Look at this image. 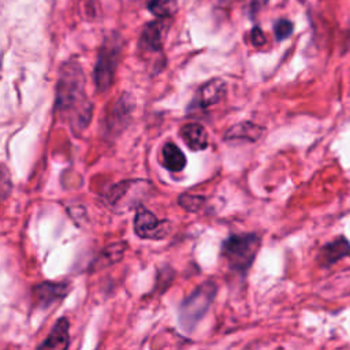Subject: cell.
Wrapping results in <instances>:
<instances>
[{
	"label": "cell",
	"instance_id": "6da1fadb",
	"mask_svg": "<svg viewBox=\"0 0 350 350\" xmlns=\"http://www.w3.org/2000/svg\"><path fill=\"white\" fill-rule=\"evenodd\" d=\"M260 237L250 234H234L223 241L221 256L228 267L237 272H246L253 264L260 249Z\"/></svg>",
	"mask_w": 350,
	"mask_h": 350
},
{
	"label": "cell",
	"instance_id": "7a4b0ae2",
	"mask_svg": "<svg viewBox=\"0 0 350 350\" xmlns=\"http://www.w3.org/2000/svg\"><path fill=\"white\" fill-rule=\"evenodd\" d=\"M216 294V284L205 282L200 284L179 305V324L185 331H191L208 312Z\"/></svg>",
	"mask_w": 350,
	"mask_h": 350
},
{
	"label": "cell",
	"instance_id": "3957f363",
	"mask_svg": "<svg viewBox=\"0 0 350 350\" xmlns=\"http://www.w3.org/2000/svg\"><path fill=\"white\" fill-rule=\"evenodd\" d=\"M120 51L122 42L119 37L108 38L100 48L94 67V82L97 90L105 92L112 85Z\"/></svg>",
	"mask_w": 350,
	"mask_h": 350
},
{
	"label": "cell",
	"instance_id": "277c9868",
	"mask_svg": "<svg viewBox=\"0 0 350 350\" xmlns=\"http://www.w3.org/2000/svg\"><path fill=\"white\" fill-rule=\"evenodd\" d=\"M83 74L78 64L67 63L64 64L60 79L57 83V108L68 109L75 103L83 98Z\"/></svg>",
	"mask_w": 350,
	"mask_h": 350
},
{
	"label": "cell",
	"instance_id": "5b68a950",
	"mask_svg": "<svg viewBox=\"0 0 350 350\" xmlns=\"http://www.w3.org/2000/svg\"><path fill=\"white\" fill-rule=\"evenodd\" d=\"M168 221L159 220L150 211L145 208H138L134 219V230L139 238L145 239H159L168 232Z\"/></svg>",
	"mask_w": 350,
	"mask_h": 350
},
{
	"label": "cell",
	"instance_id": "8992f818",
	"mask_svg": "<svg viewBox=\"0 0 350 350\" xmlns=\"http://www.w3.org/2000/svg\"><path fill=\"white\" fill-rule=\"evenodd\" d=\"M170 19H154L148 22L138 40V46L145 53H161L163 52V41L164 33L167 30Z\"/></svg>",
	"mask_w": 350,
	"mask_h": 350
},
{
	"label": "cell",
	"instance_id": "52a82bcc",
	"mask_svg": "<svg viewBox=\"0 0 350 350\" xmlns=\"http://www.w3.org/2000/svg\"><path fill=\"white\" fill-rule=\"evenodd\" d=\"M226 93V82L221 78H212L206 81L196 93L193 108H208L217 104Z\"/></svg>",
	"mask_w": 350,
	"mask_h": 350
},
{
	"label": "cell",
	"instance_id": "ba28073f",
	"mask_svg": "<svg viewBox=\"0 0 350 350\" xmlns=\"http://www.w3.org/2000/svg\"><path fill=\"white\" fill-rule=\"evenodd\" d=\"M346 256H350V243L345 237H338L320 249L317 258L321 265L329 267Z\"/></svg>",
	"mask_w": 350,
	"mask_h": 350
},
{
	"label": "cell",
	"instance_id": "9c48e42d",
	"mask_svg": "<svg viewBox=\"0 0 350 350\" xmlns=\"http://www.w3.org/2000/svg\"><path fill=\"white\" fill-rule=\"evenodd\" d=\"M185 144L194 152L202 150L208 146V133L200 123H186L179 131Z\"/></svg>",
	"mask_w": 350,
	"mask_h": 350
},
{
	"label": "cell",
	"instance_id": "30bf717a",
	"mask_svg": "<svg viewBox=\"0 0 350 350\" xmlns=\"http://www.w3.org/2000/svg\"><path fill=\"white\" fill-rule=\"evenodd\" d=\"M264 129L253 122H241L234 124L224 134L226 139H246L250 142H256L262 135Z\"/></svg>",
	"mask_w": 350,
	"mask_h": 350
},
{
	"label": "cell",
	"instance_id": "8fae6325",
	"mask_svg": "<svg viewBox=\"0 0 350 350\" xmlns=\"http://www.w3.org/2000/svg\"><path fill=\"white\" fill-rule=\"evenodd\" d=\"M163 165L172 172H179L186 167V156L174 142H165L161 149Z\"/></svg>",
	"mask_w": 350,
	"mask_h": 350
},
{
	"label": "cell",
	"instance_id": "7c38bea8",
	"mask_svg": "<svg viewBox=\"0 0 350 350\" xmlns=\"http://www.w3.org/2000/svg\"><path fill=\"white\" fill-rule=\"evenodd\" d=\"M68 321L67 319H60L55 324L52 332L48 335L46 340L40 346L45 349H66L68 347Z\"/></svg>",
	"mask_w": 350,
	"mask_h": 350
},
{
	"label": "cell",
	"instance_id": "4fadbf2b",
	"mask_svg": "<svg viewBox=\"0 0 350 350\" xmlns=\"http://www.w3.org/2000/svg\"><path fill=\"white\" fill-rule=\"evenodd\" d=\"M34 294L42 305H48L57 298H62L67 293V287L64 283H41L34 287Z\"/></svg>",
	"mask_w": 350,
	"mask_h": 350
},
{
	"label": "cell",
	"instance_id": "5bb4252c",
	"mask_svg": "<svg viewBox=\"0 0 350 350\" xmlns=\"http://www.w3.org/2000/svg\"><path fill=\"white\" fill-rule=\"evenodd\" d=\"M144 4L159 19H170L178 11V0H144Z\"/></svg>",
	"mask_w": 350,
	"mask_h": 350
},
{
	"label": "cell",
	"instance_id": "9a60e30c",
	"mask_svg": "<svg viewBox=\"0 0 350 350\" xmlns=\"http://www.w3.org/2000/svg\"><path fill=\"white\" fill-rule=\"evenodd\" d=\"M179 205H182L186 211L190 212H198L201 206L205 202V198L202 196H191V194H182L178 198Z\"/></svg>",
	"mask_w": 350,
	"mask_h": 350
},
{
	"label": "cell",
	"instance_id": "2e32d148",
	"mask_svg": "<svg viewBox=\"0 0 350 350\" xmlns=\"http://www.w3.org/2000/svg\"><path fill=\"white\" fill-rule=\"evenodd\" d=\"M294 30V25L291 21L288 19H279L275 25H273V33L278 41H284L286 38H288L291 36Z\"/></svg>",
	"mask_w": 350,
	"mask_h": 350
},
{
	"label": "cell",
	"instance_id": "e0dca14e",
	"mask_svg": "<svg viewBox=\"0 0 350 350\" xmlns=\"http://www.w3.org/2000/svg\"><path fill=\"white\" fill-rule=\"evenodd\" d=\"M271 0H246V11L250 18H254Z\"/></svg>",
	"mask_w": 350,
	"mask_h": 350
},
{
	"label": "cell",
	"instance_id": "ac0fdd59",
	"mask_svg": "<svg viewBox=\"0 0 350 350\" xmlns=\"http://www.w3.org/2000/svg\"><path fill=\"white\" fill-rule=\"evenodd\" d=\"M250 41L254 46H261L267 42V37L264 34V31L258 27V26H254L250 31Z\"/></svg>",
	"mask_w": 350,
	"mask_h": 350
}]
</instances>
